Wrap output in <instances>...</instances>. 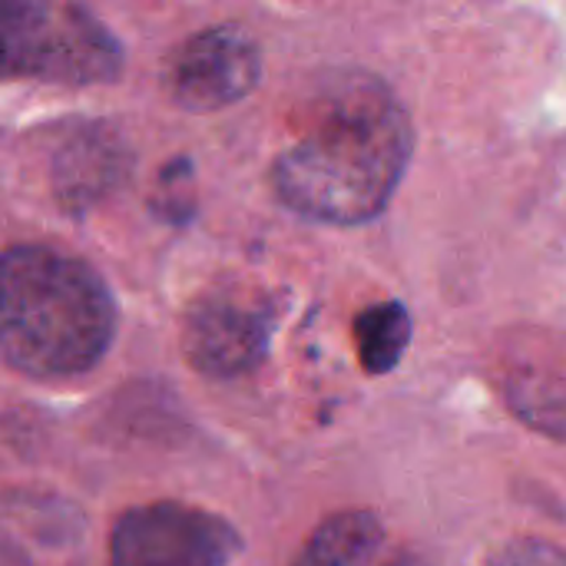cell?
<instances>
[{
	"instance_id": "obj_1",
	"label": "cell",
	"mask_w": 566,
	"mask_h": 566,
	"mask_svg": "<svg viewBox=\"0 0 566 566\" xmlns=\"http://www.w3.org/2000/svg\"><path fill=\"white\" fill-rule=\"evenodd\" d=\"M415 153L405 106L375 76L335 83L305 129L279 153V199L322 226H361L385 212Z\"/></svg>"
},
{
	"instance_id": "obj_2",
	"label": "cell",
	"mask_w": 566,
	"mask_h": 566,
	"mask_svg": "<svg viewBox=\"0 0 566 566\" xmlns=\"http://www.w3.org/2000/svg\"><path fill=\"white\" fill-rule=\"evenodd\" d=\"M116 302L80 259L46 245L0 255V358L36 381L90 371L113 342Z\"/></svg>"
},
{
	"instance_id": "obj_3",
	"label": "cell",
	"mask_w": 566,
	"mask_h": 566,
	"mask_svg": "<svg viewBox=\"0 0 566 566\" xmlns=\"http://www.w3.org/2000/svg\"><path fill=\"white\" fill-rule=\"evenodd\" d=\"M123 70L119 40L76 3H0V80L33 76L63 86L109 83Z\"/></svg>"
},
{
	"instance_id": "obj_4",
	"label": "cell",
	"mask_w": 566,
	"mask_h": 566,
	"mask_svg": "<svg viewBox=\"0 0 566 566\" xmlns=\"http://www.w3.org/2000/svg\"><path fill=\"white\" fill-rule=\"evenodd\" d=\"M242 551L235 527L182 504H149L119 517L109 566H229Z\"/></svg>"
},
{
	"instance_id": "obj_5",
	"label": "cell",
	"mask_w": 566,
	"mask_h": 566,
	"mask_svg": "<svg viewBox=\"0 0 566 566\" xmlns=\"http://www.w3.org/2000/svg\"><path fill=\"white\" fill-rule=\"evenodd\" d=\"M262 76V53L249 30L235 23L206 27L189 36L169 70V96L189 113H209L239 103L255 90Z\"/></svg>"
},
{
	"instance_id": "obj_6",
	"label": "cell",
	"mask_w": 566,
	"mask_h": 566,
	"mask_svg": "<svg viewBox=\"0 0 566 566\" xmlns=\"http://www.w3.org/2000/svg\"><path fill=\"white\" fill-rule=\"evenodd\" d=\"M272 342V315L235 295H206L192 305L182 328L189 365L209 378H235L262 365Z\"/></svg>"
},
{
	"instance_id": "obj_7",
	"label": "cell",
	"mask_w": 566,
	"mask_h": 566,
	"mask_svg": "<svg viewBox=\"0 0 566 566\" xmlns=\"http://www.w3.org/2000/svg\"><path fill=\"white\" fill-rule=\"evenodd\" d=\"M511 411L534 431L566 444V342L554 332H517L501 358Z\"/></svg>"
},
{
	"instance_id": "obj_8",
	"label": "cell",
	"mask_w": 566,
	"mask_h": 566,
	"mask_svg": "<svg viewBox=\"0 0 566 566\" xmlns=\"http://www.w3.org/2000/svg\"><path fill=\"white\" fill-rule=\"evenodd\" d=\"M126 153L106 133H83L73 136L70 146L56 159V186L66 206H93L99 202L123 176H126Z\"/></svg>"
},
{
	"instance_id": "obj_9",
	"label": "cell",
	"mask_w": 566,
	"mask_h": 566,
	"mask_svg": "<svg viewBox=\"0 0 566 566\" xmlns=\"http://www.w3.org/2000/svg\"><path fill=\"white\" fill-rule=\"evenodd\" d=\"M381 544L385 527L371 511H342L308 537L295 566H371Z\"/></svg>"
},
{
	"instance_id": "obj_10",
	"label": "cell",
	"mask_w": 566,
	"mask_h": 566,
	"mask_svg": "<svg viewBox=\"0 0 566 566\" xmlns=\"http://www.w3.org/2000/svg\"><path fill=\"white\" fill-rule=\"evenodd\" d=\"M411 312L401 302H378L365 308L355 322L358 361L368 375H388L398 368L411 345Z\"/></svg>"
},
{
	"instance_id": "obj_11",
	"label": "cell",
	"mask_w": 566,
	"mask_h": 566,
	"mask_svg": "<svg viewBox=\"0 0 566 566\" xmlns=\"http://www.w3.org/2000/svg\"><path fill=\"white\" fill-rule=\"evenodd\" d=\"M488 566H566V551L541 537H514L491 557Z\"/></svg>"
},
{
	"instance_id": "obj_12",
	"label": "cell",
	"mask_w": 566,
	"mask_h": 566,
	"mask_svg": "<svg viewBox=\"0 0 566 566\" xmlns=\"http://www.w3.org/2000/svg\"><path fill=\"white\" fill-rule=\"evenodd\" d=\"M385 566H431L428 560H421V557H415V554H401V557H395L391 564Z\"/></svg>"
}]
</instances>
